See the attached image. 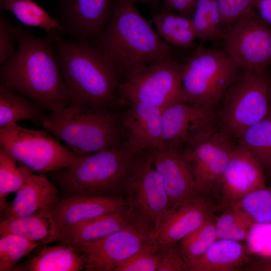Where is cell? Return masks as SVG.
<instances>
[{"mask_svg": "<svg viewBox=\"0 0 271 271\" xmlns=\"http://www.w3.org/2000/svg\"><path fill=\"white\" fill-rule=\"evenodd\" d=\"M14 55L1 64L0 85L19 91L51 112L70 104L68 91L54 51V36L38 37L18 27Z\"/></svg>", "mask_w": 271, "mask_h": 271, "instance_id": "6da1fadb", "label": "cell"}, {"mask_svg": "<svg viewBox=\"0 0 271 271\" xmlns=\"http://www.w3.org/2000/svg\"><path fill=\"white\" fill-rule=\"evenodd\" d=\"M54 43L69 105L104 109L112 106L120 77L99 48L59 34L54 36Z\"/></svg>", "mask_w": 271, "mask_h": 271, "instance_id": "7a4b0ae2", "label": "cell"}, {"mask_svg": "<svg viewBox=\"0 0 271 271\" xmlns=\"http://www.w3.org/2000/svg\"><path fill=\"white\" fill-rule=\"evenodd\" d=\"M95 41L120 81L133 67L149 65L172 55L170 45L159 37L128 0H112L109 20Z\"/></svg>", "mask_w": 271, "mask_h": 271, "instance_id": "3957f363", "label": "cell"}, {"mask_svg": "<svg viewBox=\"0 0 271 271\" xmlns=\"http://www.w3.org/2000/svg\"><path fill=\"white\" fill-rule=\"evenodd\" d=\"M136 155L121 142L86 154L70 167L53 171L52 176L67 197L118 196L124 192Z\"/></svg>", "mask_w": 271, "mask_h": 271, "instance_id": "277c9868", "label": "cell"}, {"mask_svg": "<svg viewBox=\"0 0 271 271\" xmlns=\"http://www.w3.org/2000/svg\"><path fill=\"white\" fill-rule=\"evenodd\" d=\"M108 109L69 105L46 115L42 124L79 153L99 152L121 142L122 128Z\"/></svg>", "mask_w": 271, "mask_h": 271, "instance_id": "5b68a950", "label": "cell"}, {"mask_svg": "<svg viewBox=\"0 0 271 271\" xmlns=\"http://www.w3.org/2000/svg\"><path fill=\"white\" fill-rule=\"evenodd\" d=\"M154 151L136 155L123 192L127 214L151 241L162 221L173 210L161 177L154 165Z\"/></svg>", "mask_w": 271, "mask_h": 271, "instance_id": "8992f818", "label": "cell"}, {"mask_svg": "<svg viewBox=\"0 0 271 271\" xmlns=\"http://www.w3.org/2000/svg\"><path fill=\"white\" fill-rule=\"evenodd\" d=\"M240 71L223 50L198 46L182 69V102L212 109Z\"/></svg>", "mask_w": 271, "mask_h": 271, "instance_id": "52a82bcc", "label": "cell"}, {"mask_svg": "<svg viewBox=\"0 0 271 271\" xmlns=\"http://www.w3.org/2000/svg\"><path fill=\"white\" fill-rule=\"evenodd\" d=\"M268 70H241L223 96L222 130L238 138L248 127L263 118L271 109V80Z\"/></svg>", "mask_w": 271, "mask_h": 271, "instance_id": "ba28073f", "label": "cell"}, {"mask_svg": "<svg viewBox=\"0 0 271 271\" xmlns=\"http://www.w3.org/2000/svg\"><path fill=\"white\" fill-rule=\"evenodd\" d=\"M184 64L172 57L133 67L120 81L119 100L165 108L182 102L181 73Z\"/></svg>", "mask_w": 271, "mask_h": 271, "instance_id": "9c48e42d", "label": "cell"}, {"mask_svg": "<svg viewBox=\"0 0 271 271\" xmlns=\"http://www.w3.org/2000/svg\"><path fill=\"white\" fill-rule=\"evenodd\" d=\"M0 145L16 161L36 171L66 169L87 154L68 148L44 130L27 128L17 123L0 128Z\"/></svg>", "mask_w": 271, "mask_h": 271, "instance_id": "30bf717a", "label": "cell"}, {"mask_svg": "<svg viewBox=\"0 0 271 271\" xmlns=\"http://www.w3.org/2000/svg\"><path fill=\"white\" fill-rule=\"evenodd\" d=\"M223 51L241 70L261 71L271 67V27L250 8L226 30Z\"/></svg>", "mask_w": 271, "mask_h": 271, "instance_id": "8fae6325", "label": "cell"}, {"mask_svg": "<svg viewBox=\"0 0 271 271\" xmlns=\"http://www.w3.org/2000/svg\"><path fill=\"white\" fill-rule=\"evenodd\" d=\"M226 132L215 130L181 153L199 192L220 190L224 173L235 147Z\"/></svg>", "mask_w": 271, "mask_h": 271, "instance_id": "7c38bea8", "label": "cell"}, {"mask_svg": "<svg viewBox=\"0 0 271 271\" xmlns=\"http://www.w3.org/2000/svg\"><path fill=\"white\" fill-rule=\"evenodd\" d=\"M212 109L180 102L162 111V147L179 150L206 138L215 129Z\"/></svg>", "mask_w": 271, "mask_h": 271, "instance_id": "4fadbf2b", "label": "cell"}, {"mask_svg": "<svg viewBox=\"0 0 271 271\" xmlns=\"http://www.w3.org/2000/svg\"><path fill=\"white\" fill-rule=\"evenodd\" d=\"M150 242L147 236L133 226L74 246L85 258V270L115 271L122 262Z\"/></svg>", "mask_w": 271, "mask_h": 271, "instance_id": "5bb4252c", "label": "cell"}, {"mask_svg": "<svg viewBox=\"0 0 271 271\" xmlns=\"http://www.w3.org/2000/svg\"><path fill=\"white\" fill-rule=\"evenodd\" d=\"M111 7L112 0H60L59 23L75 40L95 41L109 20Z\"/></svg>", "mask_w": 271, "mask_h": 271, "instance_id": "9a60e30c", "label": "cell"}, {"mask_svg": "<svg viewBox=\"0 0 271 271\" xmlns=\"http://www.w3.org/2000/svg\"><path fill=\"white\" fill-rule=\"evenodd\" d=\"M266 186L262 166L240 145L235 147L220 188L223 206H231L247 194Z\"/></svg>", "mask_w": 271, "mask_h": 271, "instance_id": "2e32d148", "label": "cell"}, {"mask_svg": "<svg viewBox=\"0 0 271 271\" xmlns=\"http://www.w3.org/2000/svg\"><path fill=\"white\" fill-rule=\"evenodd\" d=\"M153 163L161 177L173 210L199 196L191 170L179 150L165 147L157 149L154 151Z\"/></svg>", "mask_w": 271, "mask_h": 271, "instance_id": "e0dca14e", "label": "cell"}, {"mask_svg": "<svg viewBox=\"0 0 271 271\" xmlns=\"http://www.w3.org/2000/svg\"><path fill=\"white\" fill-rule=\"evenodd\" d=\"M129 103L122 120L127 149L138 154L161 148L163 108L139 102Z\"/></svg>", "mask_w": 271, "mask_h": 271, "instance_id": "ac0fdd59", "label": "cell"}, {"mask_svg": "<svg viewBox=\"0 0 271 271\" xmlns=\"http://www.w3.org/2000/svg\"><path fill=\"white\" fill-rule=\"evenodd\" d=\"M214 209L208 198L198 196L188 203L173 210L162 221L152 241L160 248L174 244L213 217Z\"/></svg>", "mask_w": 271, "mask_h": 271, "instance_id": "d6986e66", "label": "cell"}, {"mask_svg": "<svg viewBox=\"0 0 271 271\" xmlns=\"http://www.w3.org/2000/svg\"><path fill=\"white\" fill-rule=\"evenodd\" d=\"M125 199L118 196H77L58 200L51 210L60 229L106 214L124 211Z\"/></svg>", "mask_w": 271, "mask_h": 271, "instance_id": "ffe728a7", "label": "cell"}, {"mask_svg": "<svg viewBox=\"0 0 271 271\" xmlns=\"http://www.w3.org/2000/svg\"><path fill=\"white\" fill-rule=\"evenodd\" d=\"M17 192L13 204L6 212V218L50 211L59 200L56 186L42 175L32 173Z\"/></svg>", "mask_w": 271, "mask_h": 271, "instance_id": "44dd1931", "label": "cell"}, {"mask_svg": "<svg viewBox=\"0 0 271 271\" xmlns=\"http://www.w3.org/2000/svg\"><path fill=\"white\" fill-rule=\"evenodd\" d=\"M135 226L126 212L106 214L61 229L58 241L73 246L105 237Z\"/></svg>", "mask_w": 271, "mask_h": 271, "instance_id": "7402d4cb", "label": "cell"}, {"mask_svg": "<svg viewBox=\"0 0 271 271\" xmlns=\"http://www.w3.org/2000/svg\"><path fill=\"white\" fill-rule=\"evenodd\" d=\"M248 247L239 241L217 239L200 256L185 262V271H233L248 260Z\"/></svg>", "mask_w": 271, "mask_h": 271, "instance_id": "603a6c76", "label": "cell"}, {"mask_svg": "<svg viewBox=\"0 0 271 271\" xmlns=\"http://www.w3.org/2000/svg\"><path fill=\"white\" fill-rule=\"evenodd\" d=\"M60 230L51 210L31 215L10 217L0 223V234H14L46 245L58 241Z\"/></svg>", "mask_w": 271, "mask_h": 271, "instance_id": "cb8c5ba5", "label": "cell"}, {"mask_svg": "<svg viewBox=\"0 0 271 271\" xmlns=\"http://www.w3.org/2000/svg\"><path fill=\"white\" fill-rule=\"evenodd\" d=\"M85 260L75 246L62 242L45 246L33 257L27 270L79 271L85 269Z\"/></svg>", "mask_w": 271, "mask_h": 271, "instance_id": "d4e9b609", "label": "cell"}, {"mask_svg": "<svg viewBox=\"0 0 271 271\" xmlns=\"http://www.w3.org/2000/svg\"><path fill=\"white\" fill-rule=\"evenodd\" d=\"M152 22L157 35L169 45L184 49L193 47L197 36L191 18L172 11L160 12Z\"/></svg>", "mask_w": 271, "mask_h": 271, "instance_id": "484cf974", "label": "cell"}, {"mask_svg": "<svg viewBox=\"0 0 271 271\" xmlns=\"http://www.w3.org/2000/svg\"><path fill=\"white\" fill-rule=\"evenodd\" d=\"M46 116L33 101L0 85V128L21 120L42 122Z\"/></svg>", "mask_w": 271, "mask_h": 271, "instance_id": "4316f807", "label": "cell"}, {"mask_svg": "<svg viewBox=\"0 0 271 271\" xmlns=\"http://www.w3.org/2000/svg\"><path fill=\"white\" fill-rule=\"evenodd\" d=\"M1 8L12 12L24 25L40 28L48 34H55L64 32V28L59 22L51 17L36 2L31 0H0Z\"/></svg>", "mask_w": 271, "mask_h": 271, "instance_id": "83f0119b", "label": "cell"}, {"mask_svg": "<svg viewBox=\"0 0 271 271\" xmlns=\"http://www.w3.org/2000/svg\"><path fill=\"white\" fill-rule=\"evenodd\" d=\"M191 19L202 42L222 39L227 30L216 0H196Z\"/></svg>", "mask_w": 271, "mask_h": 271, "instance_id": "f1b7e54d", "label": "cell"}, {"mask_svg": "<svg viewBox=\"0 0 271 271\" xmlns=\"http://www.w3.org/2000/svg\"><path fill=\"white\" fill-rule=\"evenodd\" d=\"M245 149L263 166L271 167V109L261 120L246 129L238 138Z\"/></svg>", "mask_w": 271, "mask_h": 271, "instance_id": "f546056e", "label": "cell"}, {"mask_svg": "<svg viewBox=\"0 0 271 271\" xmlns=\"http://www.w3.org/2000/svg\"><path fill=\"white\" fill-rule=\"evenodd\" d=\"M215 218L217 239L247 240L255 223L245 211L233 205L226 207L221 215Z\"/></svg>", "mask_w": 271, "mask_h": 271, "instance_id": "4dcf8cb0", "label": "cell"}, {"mask_svg": "<svg viewBox=\"0 0 271 271\" xmlns=\"http://www.w3.org/2000/svg\"><path fill=\"white\" fill-rule=\"evenodd\" d=\"M15 160L3 149H0V209L6 212L10 208L5 196L18 191L32 170L26 166L17 167Z\"/></svg>", "mask_w": 271, "mask_h": 271, "instance_id": "1f68e13d", "label": "cell"}, {"mask_svg": "<svg viewBox=\"0 0 271 271\" xmlns=\"http://www.w3.org/2000/svg\"><path fill=\"white\" fill-rule=\"evenodd\" d=\"M217 239L216 218L213 216L182 239L180 250L184 261L200 256Z\"/></svg>", "mask_w": 271, "mask_h": 271, "instance_id": "d6a6232c", "label": "cell"}, {"mask_svg": "<svg viewBox=\"0 0 271 271\" xmlns=\"http://www.w3.org/2000/svg\"><path fill=\"white\" fill-rule=\"evenodd\" d=\"M40 244L20 235L8 234L0 239V270H12L22 257Z\"/></svg>", "mask_w": 271, "mask_h": 271, "instance_id": "836d02e7", "label": "cell"}, {"mask_svg": "<svg viewBox=\"0 0 271 271\" xmlns=\"http://www.w3.org/2000/svg\"><path fill=\"white\" fill-rule=\"evenodd\" d=\"M232 205L245 211L255 223H271V186L252 192Z\"/></svg>", "mask_w": 271, "mask_h": 271, "instance_id": "e575fe53", "label": "cell"}, {"mask_svg": "<svg viewBox=\"0 0 271 271\" xmlns=\"http://www.w3.org/2000/svg\"><path fill=\"white\" fill-rule=\"evenodd\" d=\"M160 250L157 244L149 242L122 262L115 271H156Z\"/></svg>", "mask_w": 271, "mask_h": 271, "instance_id": "d590c367", "label": "cell"}, {"mask_svg": "<svg viewBox=\"0 0 271 271\" xmlns=\"http://www.w3.org/2000/svg\"><path fill=\"white\" fill-rule=\"evenodd\" d=\"M18 28L15 27L2 14L0 15V63L2 64L16 52L18 42Z\"/></svg>", "mask_w": 271, "mask_h": 271, "instance_id": "8d00e7d4", "label": "cell"}, {"mask_svg": "<svg viewBox=\"0 0 271 271\" xmlns=\"http://www.w3.org/2000/svg\"><path fill=\"white\" fill-rule=\"evenodd\" d=\"M255 1V0H216L226 29L248 10L252 8Z\"/></svg>", "mask_w": 271, "mask_h": 271, "instance_id": "74e56055", "label": "cell"}, {"mask_svg": "<svg viewBox=\"0 0 271 271\" xmlns=\"http://www.w3.org/2000/svg\"><path fill=\"white\" fill-rule=\"evenodd\" d=\"M173 244L160 248L159 264L156 271H185L180 248Z\"/></svg>", "mask_w": 271, "mask_h": 271, "instance_id": "f35d334b", "label": "cell"}, {"mask_svg": "<svg viewBox=\"0 0 271 271\" xmlns=\"http://www.w3.org/2000/svg\"><path fill=\"white\" fill-rule=\"evenodd\" d=\"M196 0H161L160 12L172 11L191 18Z\"/></svg>", "mask_w": 271, "mask_h": 271, "instance_id": "ab89813d", "label": "cell"}, {"mask_svg": "<svg viewBox=\"0 0 271 271\" xmlns=\"http://www.w3.org/2000/svg\"><path fill=\"white\" fill-rule=\"evenodd\" d=\"M253 7L259 17L271 27V0H255Z\"/></svg>", "mask_w": 271, "mask_h": 271, "instance_id": "60d3db41", "label": "cell"}, {"mask_svg": "<svg viewBox=\"0 0 271 271\" xmlns=\"http://www.w3.org/2000/svg\"><path fill=\"white\" fill-rule=\"evenodd\" d=\"M252 268L255 270L271 271V258L254 264Z\"/></svg>", "mask_w": 271, "mask_h": 271, "instance_id": "b9f144b4", "label": "cell"}, {"mask_svg": "<svg viewBox=\"0 0 271 271\" xmlns=\"http://www.w3.org/2000/svg\"><path fill=\"white\" fill-rule=\"evenodd\" d=\"M133 4L136 3H141L152 5L153 6H161V0H128Z\"/></svg>", "mask_w": 271, "mask_h": 271, "instance_id": "7bdbcfd3", "label": "cell"}]
</instances>
